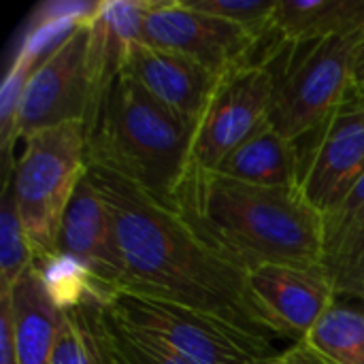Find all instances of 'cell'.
I'll return each mask as SVG.
<instances>
[{
    "mask_svg": "<svg viewBox=\"0 0 364 364\" xmlns=\"http://www.w3.org/2000/svg\"><path fill=\"white\" fill-rule=\"evenodd\" d=\"M87 175L115 224L124 258L117 294L177 303L269 335L252 303L247 273L205 245L175 207L100 166H87Z\"/></svg>",
    "mask_w": 364,
    "mask_h": 364,
    "instance_id": "cell-1",
    "label": "cell"
},
{
    "mask_svg": "<svg viewBox=\"0 0 364 364\" xmlns=\"http://www.w3.org/2000/svg\"><path fill=\"white\" fill-rule=\"evenodd\" d=\"M173 207L205 245L245 273L324 260V218L299 186H256L190 164Z\"/></svg>",
    "mask_w": 364,
    "mask_h": 364,
    "instance_id": "cell-2",
    "label": "cell"
},
{
    "mask_svg": "<svg viewBox=\"0 0 364 364\" xmlns=\"http://www.w3.org/2000/svg\"><path fill=\"white\" fill-rule=\"evenodd\" d=\"M194 128L119 75L87 134V166L111 171L173 207V194L190 166Z\"/></svg>",
    "mask_w": 364,
    "mask_h": 364,
    "instance_id": "cell-3",
    "label": "cell"
},
{
    "mask_svg": "<svg viewBox=\"0 0 364 364\" xmlns=\"http://www.w3.org/2000/svg\"><path fill=\"white\" fill-rule=\"evenodd\" d=\"M85 173L87 132L83 124L70 122L23 139V149L6 177L36 264L60 256L64 213Z\"/></svg>",
    "mask_w": 364,
    "mask_h": 364,
    "instance_id": "cell-4",
    "label": "cell"
},
{
    "mask_svg": "<svg viewBox=\"0 0 364 364\" xmlns=\"http://www.w3.org/2000/svg\"><path fill=\"white\" fill-rule=\"evenodd\" d=\"M102 303L122 324L188 364H264L277 354L269 335L200 309L134 294H113Z\"/></svg>",
    "mask_w": 364,
    "mask_h": 364,
    "instance_id": "cell-5",
    "label": "cell"
},
{
    "mask_svg": "<svg viewBox=\"0 0 364 364\" xmlns=\"http://www.w3.org/2000/svg\"><path fill=\"white\" fill-rule=\"evenodd\" d=\"M363 32L305 45H286L290 55L275 70L269 122L288 141L299 143L320 130L352 92L354 51Z\"/></svg>",
    "mask_w": 364,
    "mask_h": 364,
    "instance_id": "cell-6",
    "label": "cell"
},
{
    "mask_svg": "<svg viewBox=\"0 0 364 364\" xmlns=\"http://www.w3.org/2000/svg\"><path fill=\"white\" fill-rule=\"evenodd\" d=\"M90 19L81 21L30 75L21 96L15 139L79 122L85 132L94 128L102 100L90 73Z\"/></svg>",
    "mask_w": 364,
    "mask_h": 364,
    "instance_id": "cell-7",
    "label": "cell"
},
{
    "mask_svg": "<svg viewBox=\"0 0 364 364\" xmlns=\"http://www.w3.org/2000/svg\"><path fill=\"white\" fill-rule=\"evenodd\" d=\"M273 92L275 70L267 55L220 75L196 122L190 164L218 168L232 149L269 122Z\"/></svg>",
    "mask_w": 364,
    "mask_h": 364,
    "instance_id": "cell-8",
    "label": "cell"
},
{
    "mask_svg": "<svg viewBox=\"0 0 364 364\" xmlns=\"http://www.w3.org/2000/svg\"><path fill=\"white\" fill-rule=\"evenodd\" d=\"M301 147L299 188L326 220L364 177V90L354 85L331 119Z\"/></svg>",
    "mask_w": 364,
    "mask_h": 364,
    "instance_id": "cell-9",
    "label": "cell"
},
{
    "mask_svg": "<svg viewBox=\"0 0 364 364\" xmlns=\"http://www.w3.org/2000/svg\"><path fill=\"white\" fill-rule=\"evenodd\" d=\"M143 43L186 55L220 77L254 62L262 41L235 23L196 13L186 2L149 0Z\"/></svg>",
    "mask_w": 364,
    "mask_h": 364,
    "instance_id": "cell-10",
    "label": "cell"
},
{
    "mask_svg": "<svg viewBox=\"0 0 364 364\" xmlns=\"http://www.w3.org/2000/svg\"><path fill=\"white\" fill-rule=\"evenodd\" d=\"M247 288L267 333L294 341H303L337 303L335 286L322 264H267L247 273Z\"/></svg>",
    "mask_w": 364,
    "mask_h": 364,
    "instance_id": "cell-11",
    "label": "cell"
},
{
    "mask_svg": "<svg viewBox=\"0 0 364 364\" xmlns=\"http://www.w3.org/2000/svg\"><path fill=\"white\" fill-rule=\"evenodd\" d=\"M60 254L85 269L102 301L119 292L124 258L111 211L90 175L79 181L60 230Z\"/></svg>",
    "mask_w": 364,
    "mask_h": 364,
    "instance_id": "cell-12",
    "label": "cell"
},
{
    "mask_svg": "<svg viewBox=\"0 0 364 364\" xmlns=\"http://www.w3.org/2000/svg\"><path fill=\"white\" fill-rule=\"evenodd\" d=\"M122 75L136 81L154 100L192 124L198 122L218 83V75L200 64L147 43H136L130 49Z\"/></svg>",
    "mask_w": 364,
    "mask_h": 364,
    "instance_id": "cell-13",
    "label": "cell"
},
{
    "mask_svg": "<svg viewBox=\"0 0 364 364\" xmlns=\"http://www.w3.org/2000/svg\"><path fill=\"white\" fill-rule=\"evenodd\" d=\"M147 9L149 0H100L90 19V73L102 102L122 75L130 49L143 43Z\"/></svg>",
    "mask_w": 364,
    "mask_h": 364,
    "instance_id": "cell-14",
    "label": "cell"
},
{
    "mask_svg": "<svg viewBox=\"0 0 364 364\" xmlns=\"http://www.w3.org/2000/svg\"><path fill=\"white\" fill-rule=\"evenodd\" d=\"M17 364H51L62 309L49 294L38 264L28 269L9 290Z\"/></svg>",
    "mask_w": 364,
    "mask_h": 364,
    "instance_id": "cell-15",
    "label": "cell"
},
{
    "mask_svg": "<svg viewBox=\"0 0 364 364\" xmlns=\"http://www.w3.org/2000/svg\"><path fill=\"white\" fill-rule=\"evenodd\" d=\"M213 171L256 186L292 188L301 179V147L267 122Z\"/></svg>",
    "mask_w": 364,
    "mask_h": 364,
    "instance_id": "cell-16",
    "label": "cell"
},
{
    "mask_svg": "<svg viewBox=\"0 0 364 364\" xmlns=\"http://www.w3.org/2000/svg\"><path fill=\"white\" fill-rule=\"evenodd\" d=\"M364 30V0H277L273 36L284 45H305Z\"/></svg>",
    "mask_w": 364,
    "mask_h": 364,
    "instance_id": "cell-17",
    "label": "cell"
},
{
    "mask_svg": "<svg viewBox=\"0 0 364 364\" xmlns=\"http://www.w3.org/2000/svg\"><path fill=\"white\" fill-rule=\"evenodd\" d=\"M81 311L105 364H188L158 341L122 324L96 294L81 305Z\"/></svg>",
    "mask_w": 364,
    "mask_h": 364,
    "instance_id": "cell-18",
    "label": "cell"
},
{
    "mask_svg": "<svg viewBox=\"0 0 364 364\" xmlns=\"http://www.w3.org/2000/svg\"><path fill=\"white\" fill-rule=\"evenodd\" d=\"M337 296L356 299L364 305V211L324 239V260Z\"/></svg>",
    "mask_w": 364,
    "mask_h": 364,
    "instance_id": "cell-19",
    "label": "cell"
},
{
    "mask_svg": "<svg viewBox=\"0 0 364 364\" xmlns=\"http://www.w3.org/2000/svg\"><path fill=\"white\" fill-rule=\"evenodd\" d=\"M303 341L333 364H364V307L335 303Z\"/></svg>",
    "mask_w": 364,
    "mask_h": 364,
    "instance_id": "cell-20",
    "label": "cell"
},
{
    "mask_svg": "<svg viewBox=\"0 0 364 364\" xmlns=\"http://www.w3.org/2000/svg\"><path fill=\"white\" fill-rule=\"evenodd\" d=\"M36 264L28 243L11 179L4 177L0 200V292H9L13 284Z\"/></svg>",
    "mask_w": 364,
    "mask_h": 364,
    "instance_id": "cell-21",
    "label": "cell"
},
{
    "mask_svg": "<svg viewBox=\"0 0 364 364\" xmlns=\"http://www.w3.org/2000/svg\"><path fill=\"white\" fill-rule=\"evenodd\" d=\"M192 11L235 23L258 41L273 36V13L277 0H192Z\"/></svg>",
    "mask_w": 364,
    "mask_h": 364,
    "instance_id": "cell-22",
    "label": "cell"
},
{
    "mask_svg": "<svg viewBox=\"0 0 364 364\" xmlns=\"http://www.w3.org/2000/svg\"><path fill=\"white\" fill-rule=\"evenodd\" d=\"M38 267L45 275L49 294L53 296L60 309H75L83 305L92 294L98 296L92 277L85 273L81 264H77L68 256L60 254L47 262H41Z\"/></svg>",
    "mask_w": 364,
    "mask_h": 364,
    "instance_id": "cell-23",
    "label": "cell"
},
{
    "mask_svg": "<svg viewBox=\"0 0 364 364\" xmlns=\"http://www.w3.org/2000/svg\"><path fill=\"white\" fill-rule=\"evenodd\" d=\"M51 364H94V346L81 305L75 309H62Z\"/></svg>",
    "mask_w": 364,
    "mask_h": 364,
    "instance_id": "cell-24",
    "label": "cell"
},
{
    "mask_svg": "<svg viewBox=\"0 0 364 364\" xmlns=\"http://www.w3.org/2000/svg\"><path fill=\"white\" fill-rule=\"evenodd\" d=\"M0 364H17L15 324L9 292H0Z\"/></svg>",
    "mask_w": 364,
    "mask_h": 364,
    "instance_id": "cell-25",
    "label": "cell"
},
{
    "mask_svg": "<svg viewBox=\"0 0 364 364\" xmlns=\"http://www.w3.org/2000/svg\"><path fill=\"white\" fill-rule=\"evenodd\" d=\"M360 211H364V177L356 183V188L350 192V196L337 207L335 213H331L326 220H324V230L326 235L341 228L343 224H348L352 218H356Z\"/></svg>",
    "mask_w": 364,
    "mask_h": 364,
    "instance_id": "cell-26",
    "label": "cell"
},
{
    "mask_svg": "<svg viewBox=\"0 0 364 364\" xmlns=\"http://www.w3.org/2000/svg\"><path fill=\"white\" fill-rule=\"evenodd\" d=\"M264 364H333L328 358H324L320 352H316L309 343L305 341H294L284 352H277L271 360Z\"/></svg>",
    "mask_w": 364,
    "mask_h": 364,
    "instance_id": "cell-27",
    "label": "cell"
},
{
    "mask_svg": "<svg viewBox=\"0 0 364 364\" xmlns=\"http://www.w3.org/2000/svg\"><path fill=\"white\" fill-rule=\"evenodd\" d=\"M354 83L358 87H364V30L354 51Z\"/></svg>",
    "mask_w": 364,
    "mask_h": 364,
    "instance_id": "cell-28",
    "label": "cell"
},
{
    "mask_svg": "<svg viewBox=\"0 0 364 364\" xmlns=\"http://www.w3.org/2000/svg\"><path fill=\"white\" fill-rule=\"evenodd\" d=\"M92 346H94V341H92ZM94 364H105L102 363V358H100V354L96 352V346H94Z\"/></svg>",
    "mask_w": 364,
    "mask_h": 364,
    "instance_id": "cell-29",
    "label": "cell"
},
{
    "mask_svg": "<svg viewBox=\"0 0 364 364\" xmlns=\"http://www.w3.org/2000/svg\"><path fill=\"white\" fill-rule=\"evenodd\" d=\"M363 90H364V87H363Z\"/></svg>",
    "mask_w": 364,
    "mask_h": 364,
    "instance_id": "cell-30",
    "label": "cell"
}]
</instances>
